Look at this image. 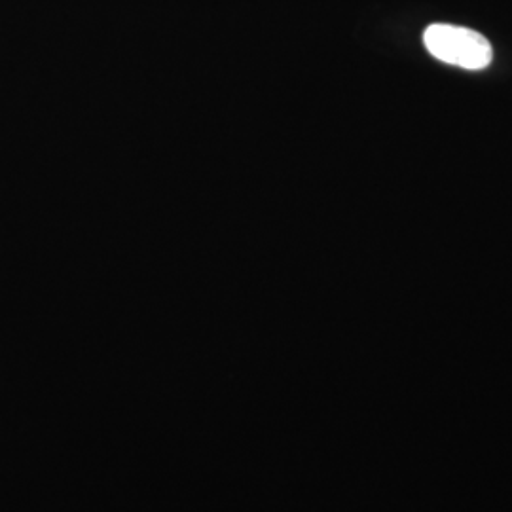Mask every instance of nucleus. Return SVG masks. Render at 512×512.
<instances>
[{"label":"nucleus","mask_w":512,"mask_h":512,"mask_svg":"<svg viewBox=\"0 0 512 512\" xmlns=\"http://www.w3.org/2000/svg\"><path fill=\"white\" fill-rule=\"evenodd\" d=\"M423 42L429 54L442 63L456 65L467 71H480L488 67L494 57L488 38L473 29L458 25H429L423 35Z\"/></svg>","instance_id":"nucleus-1"}]
</instances>
